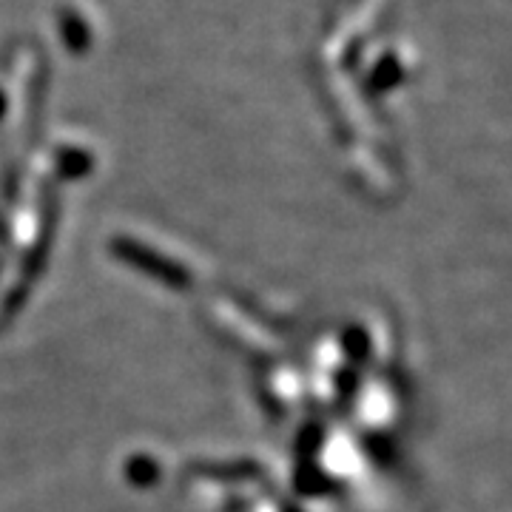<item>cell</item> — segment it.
I'll return each instance as SVG.
<instances>
[{
  "instance_id": "1",
  "label": "cell",
  "mask_w": 512,
  "mask_h": 512,
  "mask_svg": "<svg viewBox=\"0 0 512 512\" xmlns=\"http://www.w3.org/2000/svg\"><path fill=\"white\" fill-rule=\"evenodd\" d=\"M114 254L120 256V259H126V262H131L134 268L146 271L148 276H154V279H160L165 285H171V288H185L191 282L188 274H185V268H180L177 262L154 254V251H148V248L131 242V239H114Z\"/></svg>"
},
{
  "instance_id": "2",
  "label": "cell",
  "mask_w": 512,
  "mask_h": 512,
  "mask_svg": "<svg viewBox=\"0 0 512 512\" xmlns=\"http://www.w3.org/2000/svg\"><path fill=\"white\" fill-rule=\"evenodd\" d=\"M194 470L202 473V476H211V478H220V476L242 478L245 473H256V467L251 464V461H239V464H197Z\"/></svg>"
},
{
  "instance_id": "4",
  "label": "cell",
  "mask_w": 512,
  "mask_h": 512,
  "mask_svg": "<svg viewBox=\"0 0 512 512\" xmlns=\"http://www.w3.org/2000/svg\"><path fill=\"white\" fill-rule=\"evenodd\" d=\"M348 350H350V353L356 350V356H359V359H362V356L367 353V336L359 328L350 330V333H348Z\"/></svg>"
},
{
  "instance_id": "3",
  "label": "cell",
  "mask_w": 512,
  "mask_h": 512,
  "mask_svg": "<svg viewBox=\"0 0 512 512\" xmlns=\"http://www.w3.org/2000/svg\"><path fill=\"white\" fill-rule=\"evenodd\" d=\"M128 476H131V481H137V484H154L157 481V467L148 458H134L128 464Z\"/></svg>"
}]
</instances>
